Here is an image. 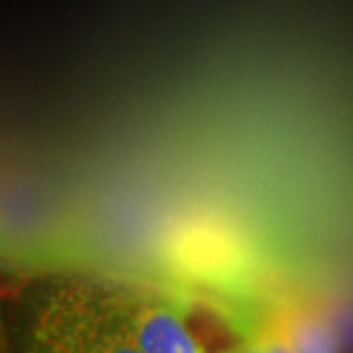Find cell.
Returning <instances> with one entry per match:
<instances>
[{"label":"cell","mask_w":353,"mask_h":353,"mask_svg":"<svg viewBox=\"0 0 353 353\" xmlns=\"http://www.w3.org/2000/svg\"><path fill=\"white\" fill-rule=\"evenodd\" d=\"M32 353H143L118 322L106 294L65 292L39 314Z\"/></svg>","instance_id":"cell-1"},{"label":"cell","mask_w":353,"mask_h":353,"mask_svg":"<svg viewBox=\"0 0 353 353\" xmlns=\"http://www.w3.org/2000/svg\"><path fill=\"white\" fill-rule=\"evenodd\" d=\"M238 353H263L261 352V347H259V343L257 341H253V343H250V345H245L243 350H240Z\"/></svg>","instance_id":"cell-5"},{"label":"cell","mask_w":353,"mask_h":353,"mask_svg":"<svg viewBox=\"0 0 353 353\" xmlns=\"http://www.w3.org/2000/svg\"><path fill=\"white\" fill-rule=\"evenodd\" d=\"M257 343L263 353H294L290 347L289 340L285 338L283 330L279 328V324H271L269 328L261 330V334L257 336Z\"/></svg>","instance_id":"cell-4"},{"label":"cell","mask_w":353,"mask_h":353,"mask_svg":"<svg viewBox=\"0 0 353 353\" xmlns=\"http://www.w3.org/2000/svg\"><path fill=\"white\" fill-rule=\"evenodd\" d=\"M294 353H340V338L326 318L308 310H294L277 320Z\"/></svg>","instance_id":"cell-3"},{"label":"cell","mask_w":353,"mask_h":353,"mask_svg":"<svg viewBox=\"0 0 353 353\" xmlns=\"http://www.w3.org/2000/svg\"><path fill=\"white\" fill-rule=\"evenodd\" d=\"M118 322L143 353H210L175 304L145 294H106Z\"/></svg>","instance_id":"cell-2"}]
</instances>
